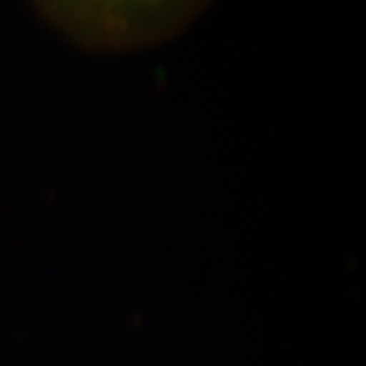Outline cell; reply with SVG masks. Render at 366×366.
I'll list each match as a JSON object with an SVG mask.
<instances>
[{"mask_svg": "<svg viewBox=\"0 0 366 366\" xmlns=\"http://www.w3.org/2000/svg\"><path fill=\"white\" fill-rule=\"evenodd\" d=\"M49 25L81 49L132 53L179 37L214 0H31Z\"/></svg>", "mask_w": 366, "mask_h": 366, "instance_id": "6da1fadb", "label": "cell"}]
</instances>
